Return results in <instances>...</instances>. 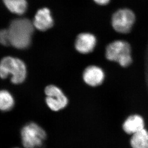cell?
Listing matches in <instances>:
<instances>
[{"label": "cell", "mask_w": 148, "mask_h": 148, "mask_svg": "<svg viewBox=\"0 0 148 148\" xmlns=\"http://www.w3.org/2000/svg\"><path fill=\"white\" fill-rule=\"evenodd\" d=\"M97 39L94 35L90 33H82L79 35L76 40V49L82 54L89 53L94 50Z\"/></svg>", "instance_id": "cell-9"}, {"label": "cell", "mask_w": 148, "mask_h": 148, "mask_svg": "<svg viewBox=\"0 0 148 148\" xmlns=\"http://www.w3.org/2000/svg\"><path fill=\"white\" fill-rule=\"evenodd\" d=\"M145 121L143 116L134 114L128 116L122 124L125 132L132 136L145 129Z\"/></svg>", "instance_id": "cell-8"}, {"label": "cell", "mask_w": 148, "mask_h": 148, "mask_svg": "<svg viewBox=\"0 0 148 148\" xmlns=\"http://www.w3.org/2000/svg\"><path fill=\"white\" fill-rule=\"evenodd\" d=\"M46 137V132L44 129L34 122L27 124L21 130V141L25 148L40 147Z\"/></svg>", "instance_id": "cell-4"}, {"label": "cell", "mask_w": 148, "mask_h": 148, "mask_svg": "<svg viewBox=\"0 0 148 148\" xmlns=\"http://www.w3.org/2000/svg\"><path fill=\"white\" fill-rule=\"evenodd\" d=\"M33 23L35 28L40 31H46L51 28L53 25V20L49 9L44 8L38 10Z\"/></svg>", "instance_id": "cell-10"}, {"label": "cell", "mask_w": 148, "mask_h": 148, "mask_svg": "<svg viewBox=\"0 0 148 148\" xmlns=\"http://www.w3.org/2000/svg\"><path fill=\"white\" fill-rule=\"evenodd\" d=\"M44 92L46 97V103L51 110L58 112L67 106L69 100L66 95L60 87L50 84L45 87Z\"/></svg>", "instance_id": "cell-5"}, {"label": "cell", "mask_w": 148, "mask_h": 148, "mask_svg": "<svg viewBox=\"0 0 148 148\" xmlns=\"http://www.w3.org/2000/svg\"><path fill=\"white\" fill-rule=\"evenodd\" d=\"M106 57L123 68L130 66L133 61L130 45L124 41H115L109 44L106 50Z\"/></svg>", "instance_id": "cell-3"}, {"label": "cell", "mask_w": 148, "mask_h": 148, "mask_svg": "<svg viewBox=\"0 0 148 148\" xmlns=\"http://www.w3.org/2000/svg\"></svg>", "instance_id": "cell-16"}, {"label": "cell", "mask_w": 148, "mask_h": 148, "mask_svg": "<svg viewBox=\"0 0 148 148\" xmlns=\"http://www.w3.org/2000/svg\"><path fill=\"white\" fill-rule=\"evenodd\" d=\"M94 1L99 5H104L108 3L110 0H94Z\"/></svg>", "instance_id": "cell-15"}, {"label": "cell", "mask_w": 148, "mask_h": 148, "mask_svg": "<svg viewBox=\"0 0 148 148\" xmlns=\"http://www.w3.org/2000/svg\"><path fill=\"white\" fill-rule=\"evenodd\" d=\"M135 21V16L130 9H120L112 16V25L117 32L127 34L132 29Z\"/></svg>", "instance_id": "cell-6"}, {"label": "cell", "mask_w": 148, "mask_h": 148, "mask_svg": "<svg viewBox=\"0 0 148 148\" xmlns=\"http://www.w3.org/2000/svg\"><path fill=\"white\" fill-rule=\"evenodd\" d=\"M3 1L7 8L14 14L21 15L27 10L26 0H3Z\"/></svg>", "instance_id": "cell-12"}, {"label": "cell", "mask_w": 148, "mask_h": 148, "mask_svg": "<svg viewBox=\"0 0 148 148\" xmlns=\"http://www.w3.org/2000/svg\"><path fill=\"white\" fill-rule=\"evenodd\" d=\"M0 41L1 44L4 46L10 45L8 30H1L0 33Z\"/></svg>", "instance_id": "cell-14"}, {"label": "cell", "mask_w": 148, "mask_h": 148, "mask_svg": "<svg viewBox=\"0 0 148 148\" xmlns=\"http://www.w3.org/2000/svg\"><path fill=\"white\" fill-rule=\"evenodd\" d=\"M130 144L132 148H148V130L144 129L131 136Z\"/></svg>", "instance_id": "cell-11"}, {"label": "cell", "mask_w": 148, "mask_h": 148, "mask_svg": "<svg viewBox=\"0 0 148 148\" xmlns=\"http://www.w3.org/2000/svg\"><path fill=\"white\" fill-rule=\"evenodd\" d=\"M106 74L100 67L95 65L88 66L82 73V79L84 82L89 86L99 87L105 82Z\"/></svg>", "instance_id": "cell-7"}, {"label": "cell", "mask_w": 148, "mask_h": 148, "mask_svg": "<svg viewBox=\"0 0 148 148\" xmlns=\"http://www.w3.org/2000/svg\"><path fill=\"white\" fill-rule=\"evenodd\" d=\"M11 76V82L14 84L24 82L27 78V67L22 60L12 57H5L1 60L0 64V76L5 79Z\"/></svg>", "instance_id": "cell-2"}, {"label": "cell", "mask_w": 148, "mask_h": 148, "mask_svg": "<svg viewBox=\"0 0 148 148\" xmlns=\"http://www.w3.org/2000/svg\"><path fill=\"white\" fill-rule=\"evenodd\" d=\"M33 23L26 18L14 20L8 29L10 45L18 49H25L29 46L34 32Z\"/></svg>", "instance_id": "cell-1"}, {"label": "cell", "mask_w": 148, "mask_h": 148, "mask_svg": "<svg viewBox=\"0 0 148 148\" xmlns=\"http://www.w3.org/2000/svg\"><path fill=\"white\" fill-rule=\"evenodd\" d=\"M14 105V99L13 95L6 90L0 92V109L1 111L7 112L13 108Z\"/></svg>", "instance_id": "cell-13"}]
</instances>
